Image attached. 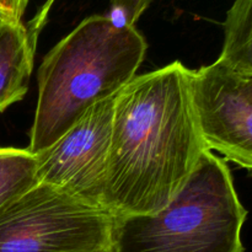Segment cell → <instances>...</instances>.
I'll list each match as a JSON object with an SVG mask.
<instances>
[{"mask_svg":"<svg viewBox=\"0 0 252 252\" xmlns=\"http://www.w3.org/2000/svg\"><path fill=\"white\" fill-rule=\"evenodd\" d=\"M54 0H47V2L44 4L43 9H42V11L39 12L38 16H36V19L33 20V22L31 24V29H29L30 33L32 34V36H36L37 34V31L39 30V27L43 25L44 20H46V16H47V12H48L49 7L52 6V4H53Z\"/></svg>","mask_w":252,"mask_h":252,"instance_id":"obj_13","label":"cell"},{"mask_svg":"<svg viewBox=\"0 0 252 252\" xmlns=\"http://www.w3.org/2000/svg\"><path fill=\"white\" fill-rule=\"evenodd\" d=\"M116 96L91 106L54 144L36 154L38 184L108 212L106 176Z\"/></svg>","mask_w":252,"mask_h":252,"instance_id":"obj_5","label":"cell"},{"mask_svg":"<svg viewBox=\"0 0 252 252\" xmlns=\"http://www.w3.org/2000/svg\"><path fill=\"white\" fill-rule=\"evenodd\" d=\"M115 217L44 184L0 208V252L111 250Z\"/></svg>","mask_w":252,"mask_h":252,"instance_id":"obj_4","label":"cell"},{"mask_svg":"<svg viewBox=\"0 0 252 252\" xmlns=\"http://www.w3.org/2000/svg\"><path fill=\"white\" fill-rule=\"evenodd\" d=\"M34 46L36 39L22 22L0 14V112L26 95Z\"/></svg>","mask_w":252,"mask_h":252,"instance_id":"obj_7","label":"cell"},{"mask_svg":"<svg viewBox=\"0 0 252 252\" xmlns=\"http://www.w3.org/2000/svg\"><path fill=\"white\" fill-rule=\"evenodd\" d=\"M103 252H111V250L110 251H103Z\"/></svg>","mask_w":252,"mask_h":252,"instance_id":"obj_14","label":"cell"},{"mask_svg":"<svg viewBox=\"0 0 252 252\" xmlns=\"http://www.w3.org/2000/svg\"><path fill=\"white\" fill-rule=\"evenodd\" d=\"M30 0H0V14L14 21L21 22Z\"/></svg>","mask_w":252,"mask_h":252,"instance_id":"obj_11","label":"cell"},{"mask_svg":"<svg viewBox=\"0 0 252 252\" xmlns=\"http://www.w3.org/2000/svg\"><path fill=\"white\" fill-rule=\"evenodd\" d=\"M148 44L135 26L93 15L44 56L38 69V97L30 132L38 154L70 129L98 101L115 96L142 65Z\"/></svg>","mask_w":252,"mask_h":252,"instance_id":"obj_2","label":"cell"},{"mask_svg":"<svg viewBox=\"0 0 252 252\" xmlns=\"http://www.w3.org/2000/svg\"><path fill=\"white\" fill-rule=\"evenodd\" d=\"M37 184L36 155L29 149L0 148V208Z\"/></svg>","mask_w":252,"mask_h":252,"instance_id":"obj_9","label":"cell"},{"mask_svg":"<svg viewBox=\"0 0 252 252\" xmlns=\"http://www.w3.org/2000/svg\"><path fill=\"white\" fill-rule=\"evenodd\" d=\"M181 62L135 75L115 100L106 176L113 217L152 214L179 194L206 147Z\"/></svg>","mask_w":252,"mask_h":252,"instance_id":"obj_1","label":"cell"},{"mask_svg":"<svg viewBox=\"0 0 252 252\" xmlns=\"http://www.w3.org/2000/svg\"><path fill=\"white\" fill-rule=\"evenodd\" d=\"M191 88L206 147L252 172V106L231 71L218 61L201 66L192 70Z\"/></svg>","mask_w":252,"mask_h":252,"instance_id":"obj_6","label":"cell"},{"mask_svg":"<svg viewBox=\"0 0 252 252\" xmlns=\"http://www.w3.org/2000/svg\"><path fill=\"white\" fill-rule=\"evenodd\" d=\"M231 71V70H230ZM236 88L246 101L252 106V75H238L231 71Z\"/></svg>","mask_w":252,"mask_h":252,"instance_id":"obj_12","label":"cell"},{"mask_svg":"<svg viewBox=\"0 0 252 252\" xmlns=\"http://www.w3.org/2000/svg\"><path fill=\"white\" fill-rule=\"evenodd\" d=\"M153 0H111V11L106 14L116 25L135 26Z\"/></svg>","mask_w":252,"mask_h":252,"instance_id":"obj_10","label":"cell"},{"mask_svg":"<svg viewBox=\"0 0 252 252\" xmlns=\"http://www.w3.org/2000/svg\"><path fill=\"white\" fill-rule=\"evenodd\" d=\"M246 217L226 161L206 150L165 208L115 217L111 252H244Z\"/></svg>","mask_w":252,"mask_h":252,"instance_id":"obj_3","label":"cell"},{"mask_svg":"<svg viewBox=\"0 0 252 252\" xmlns=\"http://www.w3.org/2000/svg\"><path fill=\"white\" fill-rule=\"evenodd\" d=\"M223 29V48L217 61L234 74L252 75V0H235Z\"/></svg>","mask_w":252,"mask_h":252,"instance_id":"obj_8","label":"cell"}]
</instances>
